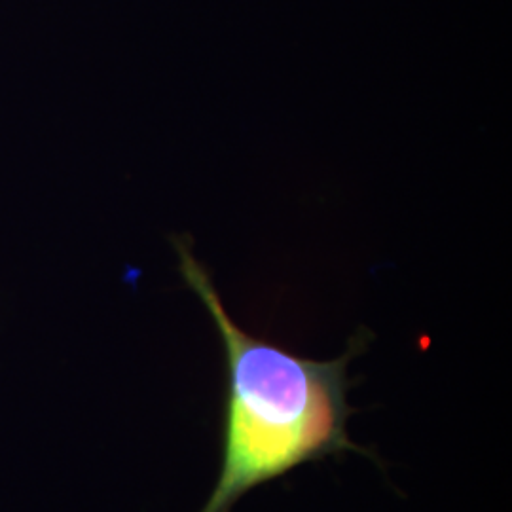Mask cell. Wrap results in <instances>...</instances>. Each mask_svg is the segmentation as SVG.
<instances>
[{"label": "cell", "mask_w": 512, "mask_h": 512, "mask_svg": "<svg viewBox=\"0 0 512 512\" xmlns=\"http://www.w3.org/2000/svg\"><path fill=\"white\" fill-rule=\"evenodd\" d=\"M173 245L184 283L217 329L226 368L220 471L200 512H232L241 497L311 461L370 456L348 431V368L366 348L365 330L338 359L296 355L239 327L188 239Z\"/></svg>", "instance_id": "cell-1"}]
</instances>
